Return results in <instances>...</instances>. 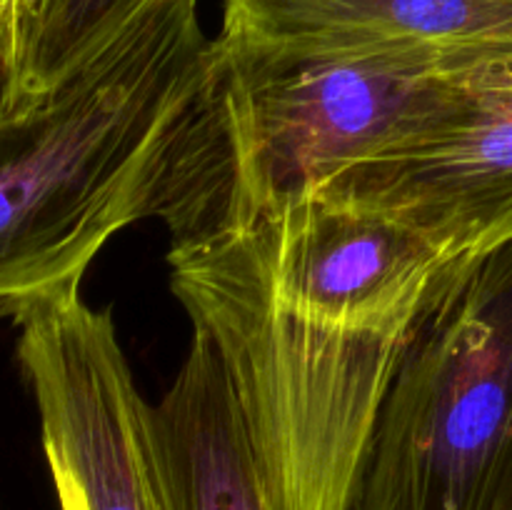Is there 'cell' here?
<instances>
[{"instance_id":"cell-3","label":"cell","mask_w":512,"mask_h":510,"mask_svg":"<svg viewBox=\"0 0 512 510\" xmlns=\"http://www.w3.org/2000/svg\"><path fill=\"white\" fill-rule=\"evenodd\" d=\"M450 68L458 65L255 58L225 53L213 38L160 200L170 245L203 243L313 195Z\"/></svg>"},{"instance_id":"cell-4","label":"cell","mask_w":512,"mask_h":510,"mask_svg":"<svg viewBox=\"0 0 512 510\" xmlns=\"http://www.w3.org/2000/svg\"><path fill=\"white\" fill-rule=\"evenodd\" d=\"M512 435V240L455 268L415 328L348 510H483Z\"/></svg>"},{"instance_id":"cell-10","label":"cell","mask_w":512,"mask_h":510,"mask_svg":"<svg viewBox=\"0 0 512 510\" xmlns=\"http://www.w3.org/2000/svg\"><path fill=\"white\" fill-rule=\"evenodd\" d=\"M483 510H512V435L505 445V453L500 458L490 488L485 493Z\"/></svg>"},{"instance_id":"cell-1","label":"cell","mask_w":512,"mask_h":510,"mask_svg":"<svg viewBox=\"0 0 512 510\" xmlns=\"http://www.w3.org/2000/svg\"><path fill=\"white\" fill-rule=\"evenodd\" d=\"M463 260L315 195L170 245V290L223 365L270 510H348L425 310Z\"/></svg>"},{"instance_id":"cell-5","label":"cell","mask_w":512,"mask_h":510,"mask_svg":"<svg viewBox=\"0 0 512 510\" xmlns=\"http://www.w3.org/2000/svg\"><path fill=\"white\" fill-rule=\"evenodd\" d=\"M313 195L390 220L448 258L510 243L512 55L435 75L380 143Z\"/></svg>"},{"instance_id":"cell-2","label":"cell","mask_w":512,"mask_h":510,"mask_svg":"<svg viewBox=\"0 0 512 510\" xmlns=\"http://www.w3.org/2000/svg\"><path fill=\"white\" fill-rule=\"evenodd\" d=\"M210 58L200 5H178L125 30L38 105L0 115V318L83 283L113 235L158 218Z\"/></svg>"},{"instance_id":"cell-7","label":"cell","mask_w":512,"mask_h":510,"mask_svg":"<svg viewBox=\"0 0 512 510\" xmlns=\"http://www.w3.org/2000/svg\"><path fill=\"white\" fill-rule=\"evenodd\" d=\"M220 50L275 60L512 55V0H223Z\"/></svg>"},{"instance_id":"cell-11","label":"cell","mask_w":512,"mask_h":510,"mask_svg":"<svg viewBox=\"0 0 512 510\" xmlns=\"http://www.w3.org/2000/svg\"><path fill=\"white\" fill-rule=\"evenodd\" d=\"M18 55H20V35L15 33L10 20L5 18V13L0 10V90H3L5 83L13 78L15 65H18Z\"/></svg>"},{"instance_id":"cell-9","label":"cell","mask_w":512,"mask_h":510,"mask_svg":"<svg viewBox=\"0 0 512 510\" xmlns=\"http://www.w3.org/2000/svg\"><path fill=\"white\" fill-rule=\"evenodd\" d=\"M175 5L200 0H30L18 65L0 90V115L38 105L125 30Z\"/></svg>"},{"instance_id":"cell-6","label":"cell","mask_w":512,"mask_h":510,"mask_svg":"<svg viewBox=\"0 0 512 510\" xmlns=\"http://www.w3.org/2000/svg\"><path fill=\"white\" fill-rule=\"evenodd\" d=\"M60 510H163L143 398L108 310L80 283L10 313Z\"/></svg>"},{"instance_id":"cell-8","label":"cell","mask_w":512,"mask_h":510,"mask_svg":"<svg viewBox=\"0 0 512 510\" xmlns=\"http://www.w3.org/2000/svg\"><path fill=\"white\" fill-rule=\"evenodd\" d=\"M163 510H270L248 433L213 345L193 333L173 383L145 415Z\"/></svg>"},{"instance_id":"cell-12","label":"cell","mask_w":512,"mask_h":510,"mask_svg":"<svg viewBox=\"0 0 512 510\" xmlns=\"http://www.w3.org/2000/svg\"><path fill=\"white\" fill-rule=\"evenodd\" d=\"M0 3L5 5V10L10 13V18L15 20V25L20 28V35H23L25 30V18H28V3L30 0H0ZM20 45H23V40H20ZM20 58V55H18Z\"/></svg>"}]
</instances>
